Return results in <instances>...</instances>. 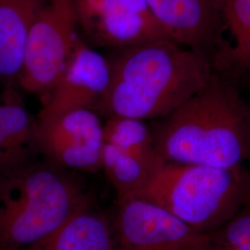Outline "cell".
Returning a JSON list of instances; mask_svg holds the SVG:
<instances>
[{
    "label": "cell",
    "instance_id": "obj_9",
    "mask_svg": "<svg viewBox=\"0 0 250 250\" xmlns=\"http://www.w3.org/2000/svg\"><path fill=\"white\" fill-rule=\"evenodd\" d=\"M41 154L65 170L102 169L104 125L91 108H76L37 119Z\"/></svg>",
    "mask_w": 250,
    "mask_h": 250
},
{
    "label": "cell",
    "instance_id": "obj_15",
    "mask_svg": "<svg viewBox=\"0 0 250 250\" xmlns=\"http://www.w3.org/2000/svg\"><path fill=\"white\" fill-rule=\"evenodd\" d=\"M224 29L232 36L231 45H223L212 61L213 70L227 76L250 74V0H219Z\"/></svg>",
    "mask_w": 250,
    "mask_h": 250
},
{
    "label": "cell",
    "instance_id": "obj_7",
    "mask_svg": "<svg viewBox=\"0 0 250 250\" xmlns=\"http://www.w3.org/2000/svg\"><path fill=\"white\" fill-rule=\"evenodd\" d=\"M73 7L83 39L92 47L113 50L170 40L146 0H73Z\"/></svg>",
    "mask_w": 250,
    "mask_h": 250
},
{
    "label": "cell",
    "instance_id": "obj_14",
    "mask_svg": "<svg viewBox=\"0 0 250 250\" xmlns=\"http://www.w3.org/2000/svg\"><path fill=\"white\" fill-rule=\"evenodd\" d=\"M45 0H0V79L17 82L27 37Z\"/></svg>",
    "mask_w": 250,
    "mask_h": 250
},
{
    "label": "cell",
    "instance_id": "obj_5",
    "mask_svg": "<svg viewBox=\"0 0 250 250\" xmlns=\"http://www.w3.org/2000/svg\"><path fill=\"white\" fill-rule=\"evenodd\" d=\"M73 0H45L27 37L19 84L41 97L43 105L80 36Z\"/></svg>",
    "mask_w": 250,
    "mask_h": 250
},
{
    "label": "cell",
    "instance_id": "obj_6",
    "mask_svg": "<svg viewBox=\"0 0 250 250\" xmlns=\"http://www.w3.org/2000/svg\"><path fill=\"white\" fill-rule=\"evenodd\" d=\"M162 164L151 129L145 121L107 118L104 124L102 169L116 189L118 200L141 192Z\"/></svg>",
    "mask_w": 250,
    "mask_h": 250
},
{
    "label": "cell",
    "instance_id": "obj_11",
    "mask_svg": "<svg viewBox=\"0 0 250 250\" xmlns=\"http://www.w3.org/2000/svg\"><path fill=\"white\" fill-rule=\"evenodd\" d=\"M109 78L107 57L79 37L38 117L55 116L76 108L95 110L107 92Z\"/></svg>",
    "mask_w": 250,
    "mask_h": 250
},
{
    "label": "cell",
    "instance_id": "obj_8",
    "mask_svg": "<svg viewBox=\"0 0 250 250\" xmlns=\"http://www.w3.org/2000/svg\"><path fill=\"white\" fill-rule=\"evenodd\" d=\"M119 250H208L210 235L137 197L118 200L113 215Z\"/></svg>",
    "mask_w": 250,
    "mask_h": 250
},
{
    "label": "cell",
    "instance_id": "obj_1",
    "mask_svg": "<svg viewBox=\"0 0 250 250\" xmlns=\"http://www.w3.org/2000/svg\"><path fill=\"white\" fill-rule=\"evenodd\" d=\"M110 78L95 111L107 118L159 120L203 89L214 70L209 60L170 40L113 49Z\"/></svg>",
    "mask_w": 250,
    "mask_h": 250
},
{
    "label": "cell",
    "instance_id": "obj_12",
    "mask_svg": "<svg viewBox=\"0 0 250 250\" xmlns=\"http://www.w3.org/2000/svg\"><path fill=\"white\" fill-rule=\"evenodd\" d=\"M23 250H119L113 216L91 201L53 233Z\"/></svg>",
    "mask_w": 250,
    "mask_h": 250
},
{
    "label": "cell",
    "instance_id": "obj_3",
    "mask_svg": "<svg viewBox=\"0 0 250 250\" xmlns=\"http://www.w3.org/2000/svg\"><path fill=\"white\" fill-rule=\"evenodd\" d=\"M91 201L77 179L53 162L0 173V250L42 241Z\"/></svg>",
    "mask_w": 250,
    "mask_h": 250
},
{
    "label": "cell",
    "instance_id": "obj_16",
    "mask_svg": "<svg viewBox=\"0 0 250 250\" xmlns=\"http://www.w3.org/2000/svg\"><path fill=\"white\" fill-rule=\"evenodd\" d=\"M208 250H250V198L229 221L210 234Z\"/></svg>",
    "mask_w": 250,
    "mask_h": 250
},
{
    "label": "cell",
    "instance_id": "obj_2",
    "mask_svg": "<svg viewBox=\"0 0 250 250\" xmlns=\"http://www.w3.org/2000/svg\"><path fill=\"white\" fill-rule=\"evenodd\" d=\"M151 131L163 162L239 168L250 159V106L216 72Z\"/></svg>",
    "mask_w": 250,
    "mask_h": 250
},
{
    "label": "cell",
    "instance_id": "obj_4",
    "mask_svg": "<svg viewBox=\"0 0 250 250\" xmlns=\"http://www.w3.org/2000/svg\"><path fill=\"white\" fill-rule=\"evenodd\" d=\"M134 197L160 206L198 233L210 235L250 199V173L244 167L163 162Z\"/></svg>",
    "mask_w": 250,
    "mask_h": 250
},
{
    "label": "cell",
    "instance_id": "obj_10",
    "mask_svg": "<svg viewBox=\"0 0 250 250\" xmlns=\"http://www.w3.org/2000/svg\"><path fill=\"white\" fill-rule=\"evenodd\" d=\"M152 15L172 42L210 61L219 52L224 20L219 0H146Z\"/></svg>",
    "mask_w": 250,
    "mask_h": 250
},
{
    "label": "cell",
    "instance_id": "obj_13",
    "mask_svg": "<svg viewBox=\"0 0 250 250\" xmlns=\"http://www.w3.org/2000/svg\"><path fill=\"white\" fill-rule=\"evenodd\" d=\"M41 154L37 120L12 92L0 101V173L33 162Z\"/></svg>",
    "mask_w": 250,
    "mask_h": 250
}]
</instances>
